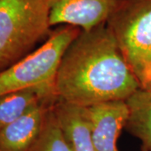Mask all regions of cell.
I'll list each match as a JSON object with an SVG mask.
<instances>
[{"mask_svg":"<svg viewBox=\"0 0 151 151\" xmlns=\"http://www.w3.org/2000/svg\"><path fill=\"white\" fill-rule=\"evenodd\" d=\"M139 89L106 23L80 32L64 53L55 80L57 98L81 108L128 100Z\"/></svg>","mask_w":151,"mask_h":151,"instance_id":"6da1fadb","label":"cell"},{"mask_svg":"<svg viewBox=\"0 0 151 151\" xmlns=\"http://www.w3.org/2000/svg\"><path fill=\"white\" fill-rule=\"evenodd\" d=\"M50 27V0H0V73L31 53Z\"/></svg>","mask_w":151,"mask_h":151,"instance_id":"7a4b0ae2","label":"cell"},{"mask_svg":"<svg viewBox=\"0 0 151 151\" xmlns=\"http://www.w3.org/2000/svg\"><path fill=\"white\" fill-rule=\"evenodd\" d=\"M106 24L140 88L151 89V0H122Z\"/></svg>","mask_w":151,"mask_h":151,"instance_id":"3957f363","label":"cell"},{"mask_svg":"<svg viewBox=\"0 0 151 151\" xmlns=\"http://www.w3.org/2000/svg\"><path fill=\"white\" fill-rule=\"evenodd\" d=\"M71 25H60L31 53L0 73V96L37 86H55L66 49L81 32Z\"/></svg>","mask_w":151,"mask_h":151,"instance_id":"277c9868","label":"cell"},{"mask_svg":"<svg viewBox=\"0 0 151 151\" xmlns=\"http://www.w3.org/2000/svg\"><path fill=\"white\" fill-rule=\"evenodd\" d=\"M96 151H119L117 142L129 118L127 100H113L83 108Z\"/></svg>","mask_w":151,"mask_h":151,"instance_id":"5b68a950","label":"cell"},{"mask_svg":"<svg viewBox=\"0 0 151 151\" xmlns=\"http://www.w3.org/2000/svg\"><path fill=\"white\" fill-rule=\"evenodd\" d=\"M122 0H50V25H71L81 31L105 24Z\"/></svg>","mask_w":151,"mask_h":151,"instance_id":"8992f818","label":"cell"},{"mask_svg":"<svg viewBox=\"0 0 151 151\" xmlns=\"http://www.w3.org/2000/svg\"><path fill=\"white\" fill-rule=\"evenodd\" d=\"M57 99L40 103L1 130L0 151L30 150L42 132L49 111Z\"/></svg>","mask_w":151,"mask_h":151,"instance_id":"52a82bcc","label":"cell"},{"mask_svg":"<svg viewBox=\"0 0 151 151\" xmlns=\"http://www.w3.org/2000/svg\"><path fill=\"white\" fill-rule=\"evenodd\" d=\"M57 99L55 86H37L0 96V131L34 107Z\"/></svg>","mask_w":151,"mask_h":151,"instance_id":"ba28073f","label":"cell"},{"mask_svg":"<svg viewBox=\"0 0 151 151\" xmlns=\"http://www.w3.org/2000/svg\"><path fill=\"white\" fill-rule=\"evenodd\" d=\"M54 110L72 151H96L83 108L57 99Z\"/></svg>","mask_w":151,"mask_h":151,"instance_id":"9c48e42d","label":"cell"},{"mask_svg":"<svg viewBox=\"0 0 151 151\" xmlns=\"http://www.w3.org/2000/svg\"><path fill=\"white\" fill-rule=\"evenodd\" d=\"M129 118L125 129L151 151V89H139L127 100Z\"/></svg>","mask_w":151,"mask_h":151,"instance_id":"30bf717a","label":"cell"},{"mask_svg":"<svg viewBox=\"0 0 151 151\" xmlns=\"http://www.w3.org/2000/svg\"><path fill=\"white\" fill-rule=\"evenodd\" d=\"M54 105L49 111L41 134L29 151H72L55 115Z\"/></svg>","mask_w":151,"mask_h":151,"instance_id":"8fae6325","label":"cell"},{"mask_svg":"<svg viewBox=\"0 0 151 151\" xmlns=\"http://www.w3.org/2000/svg\"><path fill=\"white\" fill-rule=\"evenodd\" d=\"M141 151H148L146 149H145V148H142V150H141Z\"/></svg>","mask_w":151,"mask_h":151,"instance_id":"7c38bea8","label":"cell"}]
</instances>
